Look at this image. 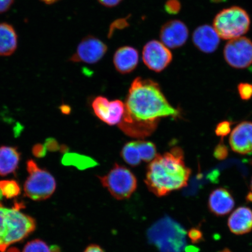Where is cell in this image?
Instances as JSON below:
<instances>
[{"label":"cell","mask_w":252,"mask_h":252,"mask_svg":"<svg viewBox=\"0 0 252 252\" xmlns=\"http://www.w3.org/2000/svg\"><path fill=\"white\" fill-rule=\"evenodd\" d=\"M61 110L62 112L65 113V114H67L68 112H70V108L66 105L62 106L61 107Z\"/></svg>","instance_id":"35"},{"label":"cell","mask_w":252,"mask_h":252,"mask_svg":"<svg viewBox=\"0 0 252 252\" xmlns=\"http://www.w3.org/2000/svg\"><path fill=\"white\" fill-rule=\"evenodd\" d=\"M21 154L15 147H0V175L6 176L18 168Z\"/></svg>","instance_id":"18"},{"label":"cell","mask_w":252,"mask_h":252,"mask_svg":"<svg viewBox=\"0 0 252 252\" xmlns=\"http://www.w3.org/2000/svg\"><path fill=\"white\" fill-rule=\"evenodd\" d=\"M98 178L103 187L119 200L130 198L137 188V178L133 172L118 163L106 175Z\"/></svg>","instance_id":"5"},{"label":"cell","mask_w":252,"mask_h":252,"mask_svg":"<svg viewBox=\"0 0 252 252\" xmlns=\"http://www.w3.org/2000/svg\"><path fill=\"white\" fill-rule=\"evenodd\" d=\"M42 1H43L44 2H45L46 4H53V3H55V2L59 1V0H42Z\"/></svg>","instance_id":"37"},{"label":"cell","mask_w":252,"mask_h":252,"mask_svg":"<svg viewBox=\"0 0 252 252\" xmlns=\"http://www.w3.org/2000/svg\"><path fill=\"white\" fill-rule=\"evenodd\" d=\"M98 1L106 7H113L118 5L122 0H98Z\"/></svg>","instance_id":"33"},{"label":"cell","mask_w":252,"mask_h":252,"mask_svg":"<svg viewBox=\"0 0 252 252\" xmlns=\"http://www.w3.org/2000/svg\"><path fill=\"white\" fill-rule=\"evenodd\" d=\"M191 169L185 165L180 148L157 155L148 166L145 184L157 197L167 196L188 185Z\"/></svg>","instance_id":"2"},{"label":"cell","mask_w":252,"mask_h":252,"mask_svg":"<svg viewBox=\"0 0 252 252\" xmlns=\"http://www.w3.org/2000/svg\"><path fill=\"white\" fill-rule=\"evenodd\" d=\"M17 44V34L14 28L7 23L0 24V56L13 54Z\"/></svg>","instance_id":"19"},{"label":"cell","mask_w":252,"mask_h":252,"mask_svg":"<svg viewBox=\"0 0 252 252\" xmlns=\"http://www.w3.org/2000/svg\"><path fill=\"white\" fill-rule=\"evenodd\" d=\"M13 2L14 0H0V13L8 10Z\"/></svg>","instance_id":"32"},{"label":"cell","mask_w":252,"mask_h":252,"mask_svg":"<svg viewBox=\"0 0 252 252\" xmlns=\"http://www.w3.org/2000/svg\"><path fill=\"white\" fill-rule=\"evenodd\" d=\"M135 143L139 151L142 160L146 162H151L157 156L155 144L150 141L143 140L135 141Z\"/></svg>","instance_id":"22"},{"label":"cell","mask_w":252,"mask_h":252,"mask_svg":"<svg viewBox=\"0 0 252 252\" xmlns=\"http://www.w3.org/2000/svg\"><path fill=\"white\" fill-rule=\"evenodd\" d=\"M28 176L24 185V191L27 196L34 201L46 200L54 193L56 182L50 173L39 168L33 160L27 162Z\"/></svg>","instance_id":"6"},{"label":"cell","mask_w":252,"mask_h":252,"mask_svg":"<svg viewBox=\"0 0 252 252\" xmlns=\"http://www.w3.org/2000/svg\"><path fill=\"white\" fill-rule=\"evenodd\" d=\"M238 90L242 100H248L252 97V84L242 83L238 85Z\"/></svg>","instance_id":"25"},{"label":"cell","mask_w":252,"mask_h":252,"mask_svg":"<svg viewBox=\"0 0 252 252\" xmlns=\"http://www.w3.org/2000/svg\"><path fill=\"white\" fill-rule=\"evenodd\" d=\"M225 1V0H211V1L214 3H219Z\"/></svg>","instance_id":"38"},{"label":"cell","mask_w":252,"mask_h":252,"mask_svg":"<svg viewBox=\"0 0 252 252\" xmlns=\"http://www.w3.org/2000/svg\"><path fill=\"white\" fill-rule=\"evenodd\" d=\"M139 55L133 47L125 46L119 48L113 57V64L121 74H128L136 68Z\"/></svg>","instance_id":"17"},{"label":"cell","mask_w":252,"mask_h":252,"mask_svg":"<svg viewBox=\"0 0 252 252\" xmlns=\"http://www.w3.org/2000/svg\"><path fill=\"white\" fill-rule=\"evenodd\" d=\"M251 193H252V181H251Z\"/></svg>","instance_id":"40"},{"label":"cell","mask_w":252,"mask_h":252,"mask_svg":"<svg viewBox=\"0 0 252 252\" xmlns=\"http://www.w3.org/2000/svg\"><path fill=\"white\" fill-rule=\"evenodd\" d=\"M158 123H147L135 121L124 115L118 125L119 127L128 136L143 138L149 136L155 131Z\"/></svg>","instance_id":"16"},{"label":"cell","mask_w":252,"mask_h":252,"mask_svg":"<svg viewBox=\"0 0 252 252\" xmlns=\"http://www.w3.org/2000/svg\"><path fill=\"white\" fill-rule=\"evenodd\" d=\"M219 252H232L231 251L228 250V249H225V250L220 251Z\"/></svg>","instance_id":"39"},{"label":"cell","mask_w":252,"mask_h":252,"mask_svg":"<svg viewBox=\"0 0 252 252\" xmlns=\"http://www.w3.org/2000/svg\"><path fill=\"white\" fill-rule=\"evenodd\" d=\"M23 252H61L58 247L50 248L45 242L35 239L25 245Z\"/></svg>","instance_id":"24"},{"label":"cell","mask_w":252,"mask_h":252,"mask_svg":"<svg viewBox=\"0 0 252 252\" xmlns=\"http://www.w3.org/2000/svg\"><path fill=\"white\" fill-rule=\"evenodd\" d=\"M250 16L239 7L223 9L213 22V27L220 38L229 40L243 36L250 30Z\"/></svg>","instance_id":"4"},{"label":"cell","mask_w":252,"mask_h":252,"mask_svg":"<svg viewBox=\"0 0 252 252\" xmlns=\"http://www.w3.org/2000/svg\"><path fill=\"white\" fill-rule=\"evenodd\" d=\"M165 8L170 14H177L181 9V3L178 0H169L166 4Z\"/></svg>","instance_id":"29"},{"label":"cell","mask_w":252,"mask_h":252,"mask_svg":"<svg viewBox=\"0 0 252 252\" xmlns=\"http://www.w3.org/2000/svg\"><path fill=\"white\" fill-rule=\"evenodd\" d=\"M232 123L228 121H223L217 125L215 130L217 136L223 137L228 135L231 131Z\"/></svg>","instance_id":"26"},{"label":"cell","mask_w":252,"mask_h":252,"mask_svg":"<svg viewBox=\"0 0 252 252\" xmlns=\"http://www.w3.org/2000/svg\"><path fill=\"white\" fill-rule=\"evenodd\" d=\"M84 252H105L100 246L92 244L88 246Z\"/></svg>","instance_id":"34"},{"label":"cell","mask_w":252,"mask_h":252,"mask_svg":"<svg viewBox=\"0 0 252 252\" xmlns=\"http://www.w3.org/2000/svg\"><path fill=\"white\" fill-rule=\"evenodd\" d=\"M0 190L2 192V196L7 198L17 196L21 193L20 185L14 180L0 181Z\"/></svg>","instance_id":"23"},{"label":"cell","mask_w":252,"mask_h":252,"mask_svg":"<svg viewBox=\"0 0 252 252\" xmlns=\"http://www.w3.org/2000/svg\"><path fill=\"white\" fill-rule=\"evenodd\" d=\"M64 165H73L80 169H85L97 165V162L92 158L77 154H65L62 159Z\"/></svg>","instance_id":"20"},{"label":"cell","mask_w":252,"mask_h":252,"mask_svg":"<svg viewBox=\"0 0 252 252\" xmlns=\"http://www.w3.org/2000/svg\"><path fill=\"white\" fill-rule=\"evenodd\" d=\"M45 146L47 151H52V152H55V151L61 149V146H59L58 141L53 138H49L47 139Z\"/></svg>","instance_id":"31"},{"label":"cell","mask_w":252,"mask_h":252,"mask_svg":"<svg viewBox=\"0 0 252 252\" xmlns=\"http://www.w3.org/2000/svg\"><path fill=\"white\" fill-rule=\"evenodd\" d=\"M235 200L227 189L220 188L214 189L210 193L208 207L210 212L218 217L227 215L235 207Z\"/></svg>","instance_id":"13"},{"label":"cell","mask_w":252,"mask_h":252,"mask_svg":"<svg viewBox=\"0 0 252 252\" xmlns=\"http://www.w3.org/2000/svg\"><path fill=\"white\" fill-rule=\"evenodd\" d=\"M125 105L124 115L135 121L158 123L160 118L180 116V112L167 100L159 84L149 79H135Z\"/></svg>","instance_id":"1"},{"label":"cell","mask_w":252,"mask_h":252,"mask_svg":"<svg viewBox=\"0 0 252 252\" xmlns=\"http://www.w3.org/2000/svg\"><path fill=\"white\" fill-rule=\"evenodd\" d=\"M229 151L227 147L224 144L220 143L214 150V156L218 160H223L228 156Z\"/></svg>","instance_id":"27"},{"label":"cell","mask_w":252,"mask_h":252,"mask_svg":"<svg viewBox=\"0 0 252 252\" xmlns=\"http://www.w3.org/2000/svg\"><path fill=\"white\" fill-rule=\"evenodd\" d=\"M143 60L147 67L155 72L165 70L172 61V54L168 47L161 42L151 40L145 45Z\"/></svg>","instance_id":"8"},{"label":"cell","mask_w":252,"mask_h":252,"mask_svg":"<svg viewBox=\"0 0 252 252\" xmlns=\"http://www.w3.org/2000/svg\"><path fill=\"white\" fill-rule=\"evenodd\" d=\"M94 115L109 126L119 125L124 117L125 105L120 100L109 101L106 97L99 96L92 103Z\"/></svg>","instance_id":"9"},{"label":"cell","mask_w":252,"mask_h":252,"mask_svg":"<svg viewBox=\"0 0 252 252\" xmlns=\"http://www.w3.org/2000/svg\"><path fill=\"white\" fill-rule=\"evenodd\" d=\"M121 156L125 161L132 166H136L141 162L139 151L135 141L129 142L123 147Z\"/></svg>","instance_id":"21"},{"label":"cell","mask_w":252,"mask_h":252,"mask_svg":"<svg viewBox=\"0 0 252 252\" xmlns=\"http://www.w3.org/2000/svg\"><path fill=\"white\" fill-rule=\"evenodd\" d=\"M228 226L233 234L244 235L252 230V210L250 207H239L229 216Z\"/></svg>","instance_id":"15"},{"label":"cell","mask_w":252,"mask_h":252,"mask_svg":"<svg viewBox=\"0 0 252 252\" xmlns=\"http://www.w3.org/2000/svg\"><path fill=\"white\" fill-rule=\"evenodd\" d=\"M198 251L197 249L194 247H189L187 249V252H198Z\"/></svg>","instance_id":"36"},{"label":"cell","mask_w":252,"mask_h":252,"mask_svg":"<svg viewBox=\"0 0 252 252\" xmlns=\"http://www.w3.org/2000/svg\"><path fill=\"white\" fill-rule=\"evenodd\" d=\"M220 37L214 27L204 25L198 27L193 34V41L200 51L211 53L218 48Z\"/></svg>","instance_id":"14"},{"label":"cell","mask_w":252,"mask_h":252,"mask_svg":"<svg viewBox=\"0 0 252 252\" xmlns=\"http://www.w3.org/2000/svg\"><path fill=\"white\" fill-rule=\"evenodd\" d=\"M106 52L107 46L101 40L95 37L88 36L79 44L70 61L94 64L100 61Z\"/></svg>","instance_id":"10"},{"label":"cell","mask_w":252,"mask_h":252,"mask_svg":"<svg viewBox=\"0 0 252 252\" xmlns=\"http://www.w3.org/2000/svg\"><path fill=\"white\" fill-rule=\"evenodd\" d=\"M47 151L45 145L37 144L33 147L32 153L34 157L40 158L46 155Z\"/></svg>","instance_id":"30"},{"label":"cell","mask_w":252,"mask_h":252,"mask_svg":"<svg viewBox=\"0 0 252 252\" xmlns=\"http://www.w3.org/2000/svg\"><path fill=\"white\" fill-rule=\"evenodd\" d=\"M223 55L231 67L246 68L252 64V42L246 37L230 40L226 44Z\"/></svg>","instance_id":"7"},{"label":"cell","mask_w":252,"mask_h":252,"mask_svg":"<svg viewBox=\"0 0 252 252\" xmlns=\"http://www.w3.org/2000/svg\"><path fill=\"white\" fill-rule=\"evenodd\" d=\"M188 236L192 243L197 244L204 240L202 232L200 229L196 228H193L189 230Z\"/></svg>","instance_id":"28"},{"label":"cell","mask_w":252,"mask_h":252,"mask_svg":"<svg viewBox=\"0 0 252 252\" xmlns=\"http://www.w3.org/2000/svg\"><path fill=\"white\" fill-rule=\"evenodd\" d=\"M36 228L35 220L19 208H7L0 203V252L23 240Z\"/></svg>","instance_id":"3"},{"label":"cell","mask_w":252,"mask_h":252,"mask_svg":"<svg viewBox=\"0 0 252 252\" xmlns=\"http://www.w3.org/2000/svg\"><path fill=\"white\" fill-rule=\"evenodd\" d=\"M189 37L188 28L179 20H172L166 23L160 32L161 42L169 49L180 47L187 42Z\"/></svg>","instance_id":"11"},{"label":"cell","mask_w":252,"mask_h":252,"mask_svg":"<svg viewBox=\"0 0 252 252\" xmlns=\"http://www.w3.org/2000/svg\"><path fill=\"white\" fill-rule=\"evenodd\" d=\"M229 144L236 153H252V123L243 122L236 126L230 135Z\"/></svg>","instance_id":"12"}]
</instances>
